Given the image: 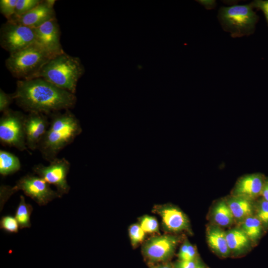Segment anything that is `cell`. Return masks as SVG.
<instances>
[{"label": "cell", "instance_id": "6da1fadb", "mask_svg": "<svg viewBox=\"0 0 268 268\" xmlns=\"http://www.w3.org/2000/svg\"><path fill=\"white\" fill-rule=\"evenodd\" d=\"M12 94L17 105L25 111L48 116L72 108L77 100L74 94L41 78L18 80Z\"/></svg>", "mask_w": 268, "mask_h": 268}, {"label": "cell", "instance_id": "7a4b0ae2", "mask_svg": "<svg viewBox=\"0 0 268 268\" xmlns=\"http://www.w3.org/2000/svg\"><path fill=\"white\" fill-rule=\"evenodd\" d=\"M48 116L50 118L49 126L37 149L42 157L50 162L81 133L82 128L78 119L69 110L55 112Z\"/></svg>", "mask_w": 268, "mask_h": 268}, {"label": "cell", "instance_id": "3957f363", "mask_svg": "<svg viewBox=\"0 0 268 268\" xmlns=\"http://www.w3.org/2000/svg\"><path fill=\"white\" fill-rule=\"evenodd\" d=\"M84 72V67L78 57L64 52L51 59L34 78H43L75 94L78 81Z\"/></svg>", "mask_w": 268, "mask_h": 268}, {"label": "cell", "instance_id": "277c9868", "mask_svg": "<svg viewBox=\"0 0 268 268\" xmlns=\"http://www.w3.org/2000/svg\"><path fill=\"white\" fill-rule=\"evenodd\" d=\"M53 58L36 42L9 55L5 67L19 80L33 79L44 65Z\"/></svg>", "mask_w": 268, "mask_h": 268}, {"label": "cell", "instance_id": "5b68a950", "mask_svg": "<svg viewBox=\"0 0 268 268\" xmlns=\"http://www.w3.org/2000/svg\"><path fill=\"white\" fill-rule=\"evenodd\" d=\"M252 4L223 6L218 13V19L223 29L233 38L252 34L258 20V16Z\"/></svg>", "mask_w": 268, "mask_h": 268}, {"label": "cell", "instance_id": "8992f818", "mask_svg": "<svg viewBox=\"0 0 268 268\" xmlns=\"http://www.w3.org/2000/svg\"><path fill=\"white\" fill-rule=\"evenodd\" d=\"M26 115L9 109L0 118V141L4 146L13 147L20 151L27 150L24 132Z\"/></svg>", "mask_w": 268, "mask_h": 268}, {"label": "cell", "instance_id": "52a82bcc", "mask_svg": "<svg viewBox=\"0 0 268 268\" xmlns=\"http://www.w3.org/2000/svg\"><path fill=\"white\" fill-rule=\"evenodd\" d=\"M35 42L34 28L11 20L7 21L1 26L0 44L10 54L27 48Z\"/></svg>", "mask_w": 268, "mask_h": 268}, {"label": "cell", "instance_id": "ba28073f", "mask_svg": "<svg viewBox=\"0 0 268 268\" xmlns=\"http://www.w3.org/2000/svg\"><path fill=\"white\" fill-rule=\"evenodd\" d=\"M43 179L33 175H26L21 177L13 187H11L12 194L21 190L40 206L46 205L56 198L62 196L53 190Z\"/></svg>", "mask_w": 268, "mask_h": 268}, {"label": "cell", "instance_id": "9c48e42d", "mask_svg": "<svg viewBox=\"0 0 268 268\" xmlns=\"http://www.w3.org/2000/svg\"><path fill=\"white\" fill-rule=\"evenodd\" d=\"M70 167V162L65 158L58 157L45 166L42 164L33 167L34 172L43 179L49 184L54 185L57 191L62 196L68 194L70 190L67 177Z\"/></svg>", "mask_w": 268, "mask_h": 268}, {"label": "cell", "instance_id": "30bf717a", "mask_svg": "<svg viewBox=\"0 0 268 268\" xmlns=\"http://www.w3.org/2000/svg\"><path fill=\"white\" fill-rule=\"evenodd\" d=\"M36 43L52 57L65 52L60 42V30L56 18L34 28Z\"/></svg>", "mask_w": 268, "mask_h": 268}, {"label": "cell", "instance_id": "8fae6325", "mask_svg": "<svg viewBox=\"0 0 268 268\" xmlns=\"http://www.w3.org/2000/svg\"><path fill=\"white\" fill-rule=\"evenodd\" d=\"M50 123L48 116L40 113L30 112L26 115L24 132L26 145L31 150L38 145L47 131Z\"/></svg>", "mask_w": 268, "mask_h": 268}, {"label": "cell", "instance_id": "7c38bea8", "mask_svg": "<svg viewBox=\"0 0 268 268\" xmlns=\"http://www.w3.org/2000/svg\"><path fill=\"white\" fill-rule=\"evenodd\" d=\"M55 1L53 0H42L28 12L19 16L13 17L10 20L32 28L38 27L47 21L56 18L54 9Z\"/></svg>", "mask_w": 268, "mask_h": 268}, {"label": "cell", "instance_id": "4fadbf2b", "mask_svg": "<svg viewBox=\"0 0 268 268\" xmlns=\"http://www.w3.org/2000/svg\"><path fill=\"white\" fill-rule=\"evenodd\" d=\"M177 243V238L173 236H154L145 243L142 252L145 256L151 261H163L173 253Z\"/></svg>", "mask_w": 268, "mask_h": 268}, {"label": "cell", "instance_id": "5bb4252c", "mask_svg": "<svg viewBox=\"0 0 268 268\" xmlns=\"http://www.w3.org/2000/svg\"><path fill=\"white\" fill-rule=\"evenodd\" d=\"M266 179L264 175L259 173L242 176L236 183L231 196L254 201L261 196Z\"/></svg>", "mask_w": 268, "mask_h": 268}, {"label": "cell", "instance_id": "9a60e30c", "mask_svg": "<svg viewBox=\"0 0 268 268\" xmlns=\"http://www.w3.org/2000/svg\"><path fill=\"white\" fill-rule=\"evenodd\" d=\"M154 211L161 217L166 229L178 232L188 228L189 220L186 215L176 207L169 205H157Z\"/></svg>", "mask_w": 268, "mask_h": 268}, {"label": "cell", "instance_id": "2e32d148", "mask_svg": "<svg viewBox=\"0 0 268 268\" xmlns=\"http://www.w3.org/2000/svg\"><path fill=\"white\" fill-rule=\"evenodd\" d=\"M226 202L234 218L244 220L253 215L254 210L253 201L241 197L231 196Z\"/></svg>", "mask_w": 268, "mask_h": 268}, {"label": "cell", "instance_id": "e0dca14e", "mask_svg": "<svg viewBox=\"0 0 268 268\" xmlns=\"http://www.w3.org/2000/svg\"><path fill=\"white\" fill-rule=\"evenodd\" d=\"M207 240L211 248L218 254L224 257L229 255L230 250L228 246L226 233L220 228L216 227L210 228L207 232Z\"/></svg>", "mask_w": 268, "mask_h": 268}, {"label": "cell", "instance_id": "ac0fdd59", "mask_svg": "<svg viewBox=\"0 0 268 268\" xmlns=\"http://www.w3.org/2000/svg\"><path fill=\"white\" fill-rule=\"evenodd\" d=\"M226 238L230 250L238 252L241 251L249 244V238L240 228H234L226 233Z\"/></svg>", "mask_w": 268, "mask_h": 268}, {"label": "cell", "instance_id": "d6986e66", "mask_svg": "<svg viewBox=\"0 0 268 268\" xmlns=\"http://www.w3.org/2000/svg\"><path fill=\"white\" fill-rule=\"evenodd\" d=\"M21 163L18 157L5 150H0V174L6 176L18 171Z\"/></svg>", "mask_w": 268, "mask_h": 268}, {"label": "cell", "instance_id": "ffe728a7", "mask_svg": "<svg viewBox=\"0 0 268 268\" xmlns=\"http://www.w3.org/2000/svg\"><path fill=\"white\" fill-rule=\"evenodd\" d=\"M213 217L216 224L223 227L231 225L234 218L226 201L224 200L216 204L213 210Z\"/></svg>", "mask_w": 268, "mask_h": 268}, {"label": "cell", "instance_id": "44dd1931", "mask_svg": "<svg viewBox=\"0 0 268 268\" xmlns=\"http://www.w3.org/2000/svg\"><path fill=\"white\" fill-rule=\"evenodd\" d=\"M241 229L250 241L256 242L261 237L264 228L255 215H251L243 220Z\"/></svg>", "mask_w": 268, "mask_h": 268}, {"label": "cell", "instance_id": "7402d4cb", "mask_svg": "<svg viewBox=\"0 0 268 268\" xmlns=\"http://www.w3.org/2000/svg\"><path fill=\"white\" fill-rule=\"evenodd\" d=\"M33 210L32 206L25 201L23 196H20V202L16 209L15 217L20 229L30 228L31 226L30 216Z\"/></svg>", "mask_w": 268, "mask_h": 268}, {"label": "cell", "instance_id": "603a6c76", "mask_svg": "<svg viewBox=\"0 0 268 268\" xmlns=\"http://www.w3.org/2000/svg\"><path fill=\"white\" fill-rule=\"evenodd\" d=\"M256 205L255 216L261 221L264 229L268 228V201L261 197Z\"/></svg>", "mask_w": 268, "mask_h": 268}, {"label": "cell", "instance_id": "cb8c5ba5", "mask_svg": "<svg viewBox=\"0 0 268 268\" xmlns=\"http://www.w3.org/2000/svg\"><path fill=\"white\" fill-rule=\"evenodd\" d=\"M0 228L6 232L16 233L18 232L19 225L15 217L8 215L1 217Z\"/></svg>", "mask_w": 268, "mask_h": 268}, {"label": "cell", "instance_id": "d4e9b609", "mask_svg": "<svg viewBox=\"0 0 268 268\" xmlns=\"http://www.w3.org/2000/svg\"><path fill=\"white\" fill-rule=\"evenodd\" d=\"M41 1L40 0H17L15 14L13 17L19 16L28 12Z\"/></svg>", "mask_w": 268, "mask_h": 268}, {"label": "cell", "instance_id": "484cf974", "mask_svg": "<svg viewBox=\"0 0 268 268\" xmlns=\"http://www.w3.org/2000/svg\"><path fill=\"white\" fill-rule=\"evenodd\" d=\"M139 225L145 233H152L158 231L157 219L151 216L144 215L140 219Z\"/></svg>", "mask_w": 268, "mask_h": 268}, {"label": "cell", "instance_id": "4316f807", "mask_svg": "<svg viewBox=\"0 0 268 268\" xmlns=\"http://www.w3.org/2000/svg\"><path fill=\"white\" fill-rule=\"evenodd\" d=\"M17 0H0V13L7 19L10 20L15 14Z\"/></svg>", "mask_w": 268, "mask_h": 268}, {"label": "cell", "instance_id": "83f0119b", "mask_svg": "<svg viewBox=\"0 0 268 268\" xmlns=\"http://www.w3.org/2000/svg\"><path fill=\"white\" fill-rule=\"evenodd\" d=\"M129 233L131 243L133 246H136L144 238L145 232L138 224H134L131 225L129 229Z\"/></svg>", "mask_w": 268, "mask_h": 268}, {"label": "cell", "instance_id": "f1b7e54d", "mask_svg": "<svg viewBox=\"0 0 268 268\" xmlns=\"http://www.w3.org/2000/svg\"><path fill=\"white\" fill-rule=\"evenodd\" d=\"M14 100L13 94H7L0 89V112L3 113L9 109V107Z\"/></svg>", "mask_w": 268, "mask_h": 268}, {"label": "cell", "instance_id": "f546056e", "mask_svg": "<svg viewBox=\"0 0 268 268\" xmlns=\"http://www.w3.org/2000/svg\"><path fill=\"white\" fill-rule=\"evenodd\" d=\"M196 255V248L189 243L186 251L183 254L179 256V258L180 261H192L195 260Z\"/></svg>", "mask_w": 268, "mask_h": 268}, {"label": "cell", "instance_id": "4dcf8cb0", "mask_svg": "<svg viewBox=\"0 0 268 268\" xmlns=\"http://www.w3.org/2000/svg\"><path fill=\"white\" fill-rule=\"evenodd\" d=\"M251 4L263 12L268 22V0H255Z\"/></svg>", "mask_w": 268, "mask_h": 268}, {"label": "cell", "instance_id": "1f68e13d", "mask_svg": "<svg viewBox=\"0 0 268 268\" xmlns=\"http://www.w3.org/2000/svg\"><path fill=\"white\" fill-rule=\"evenodd\" d=\"M200 265L195 260L180 261L177 265V268H198Z\"/></svg>", "mask_w": 268, "mask_h": 268}, {"label": "cell", "instance_id": "d6a6232c", "mask_svg": "<svg viewBox=\"0 0 268 268\" xmlns=\"http://www.w3.org/2000/svg\"><path fill=\"white\" fill-rule=\"evenodd\" d=\"M198 2L207 9H211L216 6V1L213 0H201Z\"/></svg>", "mask_w": 268, "mask_h": 268}, {"label": "cell", "instance_id": "836d02e7", "mask_svg": "<svg viewBox=\"0 0 268 268\" xmlns=\"http://www.w3.org/2000/svg\"><path fill=\"white\" fill-rule=\"evenodd\" d=\"M261 197L268 201V178L265 180Z\"/></svg>", "mask_w": 268, "mask_h": 268}, {"label": "cell", "instance_id": "e575fe53", "mask_svg": "<svg viewBox=\"0 0 268 268\" xmlns=\"http://www.w3.org/2000/svg\"><path fill=\"white\" fill-rule=\"evenodd\" d=\"M155 268H173L168 265H164L159 266L157 267H155Z\"/></svg>", "mask_w": 268, "mask_h": 268}, {"label": "cell", "instance_id": "d590c367", "mask_svg": "<svg viewBox=\"0 0 268 268\" xmlns=\"http://www.w3.org/2000/svg\"><path fill=\"white\" fill-rule=\"evenodd\" d=\"M198 268H203L202 267L200 266Z\"/></svg>", "mask_w": 268, "mask_h": 268}]
</instances>
